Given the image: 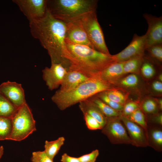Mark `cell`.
Segmentation results:
<instances>
[{
  "label": "cell",
  "instance_id": "cell-39",
  "mask_svg": "<svg viewBox=\"0 0 162 162\" xmlns=\"http://www.w3.org/2000/svg\"><path fill=\"white\" fill-rule=\"evenodd\" d=\"M4 148L2 146H0V159L4 153Z\"/></svg>",
  "mask_w": 162,
  "mask_h": 162
},
{
  "label": "cell",
  "instance_id": "cell-20",
  "mask_svg": "<svg viewBox=\"0 0 162 162\" xmlns=\"http://www.w3.org/2000/svg\"><path fill=\"white\" fill-rule=\"evenodd\" d=\"M65 140L64 137L61 136L53 141L46 140L44 146V151L50 158L53 160L64 144Z\"/></svg>",
  "mask_w": 162,
  "mask_h": 162
},
{
  "label": "cell",
  "instance_id": "cell-25",
  "mask_svg": "<svg viewBox=\"0 0 162 162\" xmlns=\"http://www.w3.org/2000/svg\"><path fill=\"white\" fill-rule=\"evenodd\" d=\"M141 107L140 108L144 113L153 115L158 113L159 108L157 103L152 100L149 99L144 101L141 105Z\"/></svg>",
  "mask_w": 162,
  "mask_h": 162
},
{
  "label": "cell",
  "instance_id": "cell-10",
  "mask_svg": "<svg viewBox=\"0 0 162 162\" xmlns=\"http://www.w3.org/2000/svg\"><path fill=\"white\" fill-rule=\"evenodd\" d=\"M143 16L148 24L146 36V49L152 45L162 44V17L145 13Z\"/></svg>",
  "mask_w": 162,
  "mask_h": 162
},
{
  "label": "cell",
  "instance_id": "cell-19",
  "mask_svg": "<svg viewBox=\"0 0 162 162\" xmlns=\"http://www.w3.org/2000/svg\"><path fill=\"white\" fill-rule=\"evenodd\" d=\"M18 108L0 92V117L12 118Z\"/></svg>",
  "mask_w": 162,
  "mask_h": 162
},
{
  "label": "cell",
  "instance_id": "cell-11",
  "mask_svg": "<svg viewBox=\"0 0 162 162\" xmlns=\"http://www.w3.org/2000/svg\"><path fill=\"white\" fill-rule=\"evenodd\" d=\"M0 92L19 108L26 103L24 90L21 84L8 81L0 85Z\"/></svg>",
  "mask_w": 162,
  "mask_h": 162
},
{
  "label": "cell",
  "instance_id": "cell-31",
  "mask_svg": "<svg viewBox=\"0 0 162 162\" xmlns=\"http://www.w3.org/2000/svg\"><path fill=\"white\" fill-rule=\"evenodd\" d=\"M31 160L32 162H53V160L50 158L44 151L33 152Z\"/></svg>",
  "mask_w": 162,
  "mask_h": 162
},
{
  "label": "cell",
  "instance_id": "cell-6",
  "mask_svg": "<svg viewBox=\"0 0 162 162\" xmlns=\"http://www.w3.org/2000/svg\"><path fill=\"white\" fill-rule=\"evenodd\" d=\"M81 20L88 39L94 48L102 53L110 54L103 32L98 21L96 11L87 15Z\"/></svg>",
  "mask_w": 162,
  "mask_h": 162
},
{
  "label": "cell",
  "instance_id": "cell-27",
  "mask_svg": "<svg viewBox=\"0 0 162 162\" xmlns=\"http://www.w3.org/2000/svg\"><path fill=\"white\" fill-rule=\"evenodd\" d=\"M96 95L101 100L114 110L121 113L123 108V105L114 102L110 99L104 92L99 93Z\"/></svg>",
  "mask_w": 162,
  "mask_h": 162
},
{
  "label": "cell",
  "instance_id": "cell-40",
  "mask_svg": "<svg viewBox=\"0 0 162 162\" xmlns=\"http://www.w3.org/2000/svg\"><path fill=\"white\" fill-rule=\"evenodd\" d=\"M158 79L161 82L162 81V74H160L158 76Z\"/></svg>",
  "mask_w": 162,
  "mask_h": 162
},
{
  "label": "cell",
  "instance_id": "cell-23",
  "mask_svg": "<svg viewBox=\"0 0 162 162\" xmlns=\"http://www.w3.org/2000/svg\"><path fill=\"white\" fill-rule=\"evenodd\" d=\"M12 130L11 118L0 117V141L8 140Z\"/></svg>",
  "mask_w": 162,
  "mask_h": 162
},
{
  "label": "cell",
  "instance_id": "cell-13",
  "mask_svg": "<svg viewBox=\"0 0 162 162\" xmlns=\"http://www.w3.org/2000/svg\"><path fill=\"white\" fill-rule=\"evenodd\" d=\"M124 124L131 141V144L137 147L148 146L147 135L141 127L121 114L119 117Z\"/></svg>",
  "mask_w": 162,
  "mask_h": 162
},
{
  "label": "cell",
  "instance_id": "cell-16",
  "mask_svg": "<svg viewBox=\"0 0 162 162\" xmlns=\"http://www.w3.org/2000/svg\"><path fill=\"white\" fill-rule=\"evenodd\" d=\"M162 126L148 123V146L156 151H162Z\"/></svg>",
  "mask_w": 162,
  "mask_h": 162
},
{
  "label": "cell",
  "instance_id": "cell-38",
  "mask_svg": "<svg viewBox=\"0 0 162 162\" xmlns=\"http://www.w3.org/2000/svg\"><path fill=\"white\" fill-rule=\"evenodd\" d=\"M158 105L159 109L161 110H162V100L161 99H159L158 101Z\"/></svg>",
  "mask_w": 162,
  "mask_h": 162
},
{
  "label": "cell",
  "instance_id": "cell-21",
  "mask_svg": "<svg viewBox=\"0 0 162 162\" xmlns=\"http://www.w3.org/2000/svg\"><path fill=\"white\" fill-rule=\"evenodd\" d=\"M89 98L106 117H119L121 115V112L112 109L97 96L94 95Z\"/></svg>",
  "mask_w": 162,
  "mask_h": 162
},
{
  "label": "cell",
  "instance_id": "cell-12",
  "mask_svg": "<svg viewBox=\"0 0 162 162\" xmlns=\"http://www.w3.org/2000/svg\"><path fill=\"white\" fill-rule=\"evenodd\" d=\"M67 70L62 64H51L50 67L42 70L43 78L51 91L58 88L62 84Z\"/></svg>",
  "mask_w": 162,
  "mask_h": 162
},
{
  "label": "cell",
  "instance_id": "cell-1",
  "mask_svg": "<svg viewBox=\"0 0 162 162\" xmlns=\"http://www.w3.org/2000/svg\"><path fill=\"white\" fill-rule=\"evenodd\" d=\"M29 22L32 35L47 50L51 63L60 64L68 70L70 65L64 57L66 23L53 16L48 10L43 17Z\"/></svg>",
  "mask_w": 162,
  "mask_h": 162
},
{
  "label": "cell",
  "instance_id": "cell-37",
  "mask_svg": "<svg viewBox=\"0 0 162 162\" xmlns=\"http://www.w3.org/2000/svg\"><path fill=\"white\" fill-rule=\"evenodd\" d=\"M153 89L156 92H162V83L159 81H155L152 84Z\"/></svg>",
  "mask_w": 162,
  "mask_h": 162
},
{
  "label": "cell",
  "instance_id": "cell-18",
  "mask_svg": "<svg viewBox=\"0 0 162 162\" xmlns=\"http://www.w3.org/2000/svg\"><path fill=\"white\" fill-rule=\"evenodd\" d=\"M79 107L83 113H86L95 118L103 128L105 124L106 117L99 108L88 98L79 103Z\"/></svg>",
  "mask_w": 162,
  "mask_h": 162
},
{
  "label": "cell",
  "instance_id": "cell-17",
  "mask_svg": "<svg viewBox=\"0 0 162 162\" xmlns=\"http://www.w3.org/2000/svg\"><path fill=\"white\" fill-rule=\"evenodd\" d=\"M124 62H113L104 68L100 73V77L111 84L123 74Z\"/></svg>",
  "mask_w": 162,
  "mask_h": 162
},
{
  "label": "cell",
  "instance_id": "cell-26",
  "mask_svg": "<svg viewBox=\"0 0 162 162\" xmlns=\"http://www.w3.org/2000/svg\"><path fill=\"white\" fill-rule=\"evenodd\" d=\"M105 92L108 98L112 101L123 106L126 103L125 97L120 91L112 88Z\"/></svg>",
  "mask_w": 162,
  "mask_h": 162
},
{
  "label": "cell",
  "instance_id": "cell-5",
  "mask_svg": "<svg viewBox=\"0 0 162 162\" xmlns=\"http://www.w3.org/2000/svg\"><path fill=\"white\" fill-rule=\"evenodd\" d=\"M11 119L12 130L8 140L21 141L36 130L35 121L26 103L18 108Z\"/></svg>",
  "mask_w": 162,
  "mask_h": 162
},
{
  "label": "cell",
  "instance_id": "cell-30",
  "mask_svg": "<svg viewBox=\"0 0 162 162\" xmlns=\"http://www.w3.org/2000/svg\"><path fill=\"white\" fill-rule=\"evenodd\" d=\"M150 55L158 61H162V44H155L146 49Z\"/></svg>",
  "mask_w": 162,
  "mask_h": 162
},
{
  "label": "cell",
  "instance_id": "cell-36",
  "mask_svg": "<svg viewBox=\"0 0 162 162\" xmlns=\"http://www.w3.org/2000/svg\"><path fill=\"white\" fill-rule=\"evenodd\" d=\"M61 161L62 162H81L79 158L70 156L66 153L62 155Z\"/></svg>",
  "mask_w": 162,
  "mask_h": 162
},
{
  "label": "cell",
  "instance_id": "cell-32",
  "mask_svg": "<svg viewBox=\"0 0 162 162\" xmlns=\"http://www.w3.org/2000/svg\"><path fill=\"white\" fill-rule=\"evenodd\" d=\"M139 108H140V105L136 102L132 101L126 103L123 106L121 115L127 117Z\"/></svg>",
  "mask_w": 162,
  "mask_h": 162
},
{
  "label": "cell",
  "instance_id": "cell-24",
  "mask_svg": "<svg viewBox=\"0 0 162 162\" xmlns=\"http://www.w3.org/2000/svg\"><path fill=\"white\" fill-rule=\"evenodd\" d=\"M126 117L142 128L145 130L147 135V120L141 108L136 110Z\"/></svg>",
  "mask_w": 162,
  "mask_h": 162
},
{
  "label": "cell",
  "instance_id": "cell-9",
  "mask_svg": "<svg viewBox=\"0 0 162 162\" xmlns=\"http://www.w3.org/2000/svg\"><path fill=\"white\" fill-rule=\"evenodd\" d=\"M146 50L145 34L139 36L135 34L128 45L118 53L112 55L114 62H124L133 57L143 56Z\"/></svg>",
  "mask_w": 162,
  "mask_h": 162
},
{
  "label": "cell",
  "instance_id": "cell-29",
  "mask_svg": "<svg viewBox=\"0 0 162 162\" xmlns=\"http://www.w3.org/2000/svg\"><path fill=\"white\" fill-rule=\"evenodd\" d=\"M139 79L137 76L134 74H131L122 79L120 84L127 87H134L138 84Z\"/></svg>",
  "mask_w": 162,
  "mask_h": 162
},
{
  "label": "cell",
  "instance_id": "cell-4",
  "mask_svg": "<svg viewBox=\"0 0 162 162\" xmlns=\"http://www.w3.org/2000/svg\"><path fill=\"white\" fill-rule=\"evenodd\" d=\"M98 2L96 0H47V6L53 16L66 23L81 20L96 11Z\"/></svg>",
  "mask_w": 162,
  "mask_h": 162
},
{
  "label": "cell",
  "instance_id": "cell-14",
  "mask_svg": "<svg viewBox=\"0 0 162 162\" xmlns=\"http://www.w3.org/2000/svg\"><path fill=\"white\" fill-rule=\"evenodd\" d=\"M66 27L65 38L74 44L87 46L94 49L88 39L81 20L66 23Z\"/></svg>",
  "mask_w": 162,
  "mask_h": 162
},
{
  "label": "cell",
  "instance_id": "cell-35",
  "mask_svg": "<svg viewBox=\"0 0 162 162\" xmlns=\"http://www.w3.org/2000/svg\"><path fill=\"white\" fill-rule=\"evenodd\" d=\"M154 115L152 118H150L149 121H148V123L162 126V113H158Z\"/></svg>",
  "mask_w": 162,
  "mask_h": 162
},
{
  "label": "cell",
  "instance_id": "cell-28",
  "mask_svg": "<svg viewBox=\"0 0 162 162\" xmlns=\"http://www.w3.org/2000/svg\"><path fill=\"white\" fill-rule=\"evenodd\" d=\"M83 114L86 125L88 129L91 130L102 129L103 127L95 118L87 113Z\"/></svg>",
  "mask_w": 162,
  "mask_h": 162
},
{
  "label": "cell",
  "instance_id": "cell-33",
  "mask_svg": "<svg viewBox=\"0 0 162 162\" xmlns=\"http://www.w3.org/2000/svg\"><path fill=\"white\" fill-rule=\"evenodd\" d=\"M140 69L142 75L146 78L152 77L155 73L154 68L152 64L148 62H144V61Z\"/></svg>",
  "mask_w": 162,
  "mask_h": 162
},
{
  "label": "cell",
  "instance_id": "cell-15",
  "mask_svg": "<svg viewBox=\"0 0 162 162\" xmlns=\"http://www.w3.org/2000/svg\"><path fill=\"white\" fill-rule=\"evenodd\" d=\"M89 78L80 71L68 70L58 90L64 92L71 91Z\"/></svg>",
  "mask_w": 162,
  "mask_h": 162
},
{
  "label": "cell",
  "instance_id": "cell-3",
  "mask_svg": "<svg viewBox=\"0 0 162 162\" xmlns=\"http://www.w3.org/2000/svg\"><path fill=\"white\" fill-rule=\"evenodd\" d=\"M112 88L111 84L104 80L100 75L89 78L73 90L67 92L57 91L52 101L63 110L96 94Z\"/></svg>",
  "mask_w": 162,
  "mask_h": 162
},
{
  "label": "cell",
  "instance_id": "cell-7",
  "mask_svg": "<svg viewBox=\"0 0 162 162\" xmlns=\"http://www.w3.org/2000/svg\"><path fill=\"white\" fill-rule=\"evenodd\" d=\"M101 132L112 144H131L126 128L119 117H106V123Z\"/></svg>",
  "mask_w": 162,
  "mask_h": 162
},
{
  "label": "cell",
  "instance_id": "cell-34",
  "mask_svg": "<svg viewBox=\"0 0 162 162\" xmlns=\"http://www.w3.org/2000/svg\"><path fill=\"white\" fill-rule=\"evenodd\" d=\"M99 155V150L95 149L89 153L82 155L78 158L81 162H95Z\"/></svg>",
  "mask_w": 162,
  "mask_h": 162
},
{
  "label": "cell",
  "instance_id": "cell-22",
  "mask_svg": "<svg viewBox=\"0 0 162 162\" xmlns=\"http://www.w3.org/2000/svg\"><path fill=\"white\" fill-rule=\"evenodd\" d=\"M143 56H137L125 62L123 68V74L137 73L140 69L144 61Z\"/></svg>",
  "mask_w": 162,
  "mask_h": 162
},
{
  "label": "cell",
  "instance_id": "cell-2",
  "mask_svg": "<svg viewBox=\"0 0 162 162\" xmlns=\"http://www.w3.org/2000/svg\"><path fill=\"white\" fill-rule=\"evenodd\" d=\"M65 57L70 65L69 70L80 71L89 78L100 75L113 62L112 55L99 52L87 46L75 44L65 38Z\"/></svg>",
  "mask_w": 162,
  "mask_h": 162
},
{
  "label": "cell",
  "instance_id": "cell-8",
  "mask_svg": "<svg viewBox=\"0 0 162 162\" xmlns=\"http://www.w3.org/2000/svg\"><path fill=\"white\" fill-rule=\"evenodd\" d=\"M29 22L40 19L47 10V0H13Z\"/></svg>",
  "mask_w": 162,
  "mask_h": 162
}]
</instances>
